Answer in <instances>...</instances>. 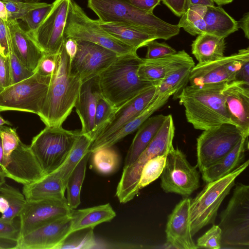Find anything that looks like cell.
Returning <instances> with one entry per match:
<instances>
[{
  "label": "cell",
  "instance_id": "6da1fadb",
  "mask_svg": "<svg viewBox=\"0 0 249 249\" xmlns=\"http://www.w3.org/2000/svg\"><path fill=\"white\" fill-rule=\"evenodd\" d=\"M71 60L63 44L56 54L55 69L44 104L38 114L46 126H62L74 107L82 82L71 73Z\"/></svg>",
  "mask_w": 249,
  "mask_h": 249
},
{
  "label": "cell",
  "instance_id": "7a4b0ae2",
  "mask_svg": "<svg viewBox=\"0 0 249 249\" xmlns=\"http://www.w3.org/2000/svg\"><path fill=\"white\" fill-rule=\"evenodd\" d=\"M226 84L190 85L182 89L178 96L179 103L184 106L186 120L194 128L203 131L232 124L223 94Z\"/></svg>",
  "mask_w": 249,
  "mask_h": 249
},
{
  "label": "cell",
  "instance_id": "3957f363",
  "mask_svg": "<svg viewBox=\"0 0 249 249\" xmlns=\"http://www.w3.org/2000/svg\"><path fill=\"white\" fill-rule=\"evenodd\" d=\"M87 6L103 22L130 25L154 36L168 40L179 33L180 28L133 6L129 0H87Z\"/></svg>",
  "mask_w": 249,
  "mask_h": 249
},
{
  "label": "cell",
  "instance_id": "277c9868",
  "mask_svg": "<svg viewBox=\"0 0 249 249\" xmlns=\"http://www.w3.org/2000/svg\"><path fill=\"white\" fill-rule=\"evenodd\" d=\"M142 58L137 53L119 55L98 77L102 96L114 108L153 86V83L142 80L137 71Z\"/></svg>",
  "mask_w": 249,
  "mask_h": 249
},
{
  "label": "cell",
  "instance_id": "5b68a950",
  "mask_svg": "<svg viewBox=\"0 0 249 249\" xmlns=\"http://www.w3.org/2000/svg\"><path fill=\"white\" fill-rule=\"evenodd\" d=\"M175 130L172 116L166 115L156 135L137 159L132 164L124 166L116 192L120 203L128 202L139 193L138 184L145 164L156 156L167 154L173 146Z\"/></svg>",
  "mask_w": 249,
  "mask_h": 249
},
{
  "label": "cell",
  "instance_id": "8992f818",
  "mask_svg": "<svg viewBox=\"0 0 249 249\" xmlns=\"http://www.w3.org/2000/svg\"><path fill=\"white\" fill-rule=\"evenodd\" d=\"M249 164L247 160L227 175L207 183L202 191L191 199L189 222L192 236L205 226L214 223L221 204L234 185L236 178Z\"/></svg>",
  "mask_w": 249,
  "mask_h": 249
},
{
  "label": "cell",
  "instance_id": "52a82bcc",
  "mask_svg": "<svg viewBox=\"0 0 249 249\" xmlns=\"http://www.w3.org/2000/svg\"><path fill=\"white\" fill-rule=\"evenodd\" d=\"M221 230V249H249V186L239 183L218 225Z\"/></svg>",
  "mask_w": 249,
  "mask_h": 249
},
{
  "label": "cell",
  "instance_id": "ba28073f",
  "mask_svg": "<svg viewBox=\"0 0 249 249\" xmlns=\"http://www.w3.org/2000/svg\"><path fill=\"white\" fill-rule=\"evenodd\" d=\"M80 134L62 126H46L33 138L30 146L45 175L62 165Z\"/></svg>",
  "mask_w": 249,
  "mask_h": 249
},
{
  "label": "cell",
  "instance_id": "9c48e42d",
  "mask_svg": "<svg viewBox=\"0 0 249 249\" xmlns=\"http://www.w3.org/2000/svg\"><path fill=\"white\" fill-rule=\"evenodd\" d=\"M64 37V39L71 38L95 43L119 55L137 53L136 50L104 30L99 20L90 18L74 0H70Z\"/></svg>",
  "mask_w": 249,
  "mask_h": 249
},
{
  "label": "cell",
  "instance_id": "30bf717a",
  "mask_svg": "<svg viewBox=\"0 0 249 249\" xmlns=\"http://www.w3.org/2000/svg\"><path fill=\"white\" fill-rule=\"evenodd\" d=\"M51 76L35 72L0 92V112L18 111L38 114L44 104Z\"/></svg>",
  "mask_w": 249,
  "mask_h": 249
},
{
  "label": "cell",
  "instance_id": "8fae6325",
  "mask_svg": "<svg viewBox=\"0 0 249 249\" xmlns=\"http://www.w3.org/2000/svg\"><path fill=\"white\" fill-rule=\"evenodd\" d=\"M244 137H249L231 124L203 130L196 139V167L199 171L227 154Z\"/></svg>",
  "mask_w": 249,
  "mask_h": 249
},
{
  "label": "cell",
  "instance_id": "7c38bea8",
  "mask_svg": "<svg viewBox=\"0 0 249 249\" xmlns=\"http://www.w3.org/2000/svg\"><path fill=\"white\" fill-rule=\"evenodd\" d=\"M160 177V186L167 193L188 196L200 186L196 166L191 165L178 147L173 146L168 152Z\"/></svg>",
  "mask_w": 249,
  "mask_h": 249
},
{
  "label": "cell",
  "instance_id": "4fadbf2b",
  "mask_svg": "<svg viewBox=\"0 0 249 249\" xmlns=\"http://www.w3.org/2000/svg\"><path fill=\"white\" fill-rule=\"evenodd\" d=\"M247 60H249V47L214 61L197 63L192 68L188 81L190 85L197 86L228 83L235 80L237 71Z\"/></svg>",
  "mask_w": 249,
  "mask_h": 249
},
{
  "label": "cell",
  "instance_id": "5bb4252c",
  "mask_svg": "<svg viewBox=\"0 0 249 249\" xmlns=\"http://www.w3.org/2000/svg\"><path fill=\"white\" fill-rule=\"evenodd\" d=\"M70 0H55L51 10L36 29L29 33L46 53L56 54L64 43V32Z\"/></svg>",
  "mask_w": 249,
  "mask_h": 249
},
{
  "label": "cell",
  "instance_id": "9a60e30c",
  "mask_svg": "<svg viewBox=\"0 0 249 249\" xmlns=\"http://www.w3.org/2000/svg\"><path fill=\"white\" fill-rule=\"evenodd\" d=\"M78 49L71 60L70 71L81 82L98 76L119 56L115 52L95 43L76 40Z\"/></svg>",
  "mask_w": 249,
  "mask_h": 249
},
{
  "label": "cell",
  "instance_id": "2e32d148",
  "mask_svg": "<svg viewBox=\"0 0 249 249\" xmlns=\"http://www.w3.org/2000/svg\"><path fill=\"white\" fill-rule=\"evenodd\" d=\"M67 199L47 198L26 202L19 215V237L59 218L71 214Z\"/></svg>",
  "mask_w": 249,
  "mask_h": 249
},
{
  "label": "cell",
  "instance_id": "e0dca14e",
  "mask_svg": "<svg viewBox=\"0 0 249 249\" xmlns=\"http://www.w3.org/2000/svg\"><path fill=\"white\" fill-rule=\"evenodd\" d=\"M71 215L45 224L18 239L16 249H55L71 232Z\"/></svg>",
  "mask_w": 249,
  "mask_h": 249
},
{
  "label": "cell",
  "instance_id": "ac0fdd59",
  "mask_svg": "<svg viewBox=\"0 0 249 249\" xmlns=\"http://www.w3.org/2000/svg\"><path fill=\"white\" fill-rule=\"evenodd\" d=\"M156 86L147 88L117 108L91 143L103 140L141 113L154 102Z\"/></svg>",
  "mask_w": 249,
  "mask_h": 249
},
{
  "label": "cell",
  "instance_id": "d6986e66",
  "mask_svg": "<svg viewBox=\"0 0 249 249\" xmlns=\"http://www.w3.org/2000/svg\"><path fill=\"white\" fill-rule=\"evenodd\" d=\"M191 199L181 200L169 215L165 233L166 243L178 249L199 248L194 241L189 222Z\"/></svg>",
  "mask_w": 249,
  "mask_h": 249
},
{
  "label": "cell",
  "instance_id": "ffe728a7",
  "mask_svg": "<svg viewBox=\"0 0 249 249\" xmlns=\"http://www.w3.org/2000/svg\"><path fill=\"white\" fill-rule=\"evenodd\" d=\"M223 94L232 124L249 137V85L234 80L226 84Z\"/></svg>",
  "mask_w": 249,
  "mask_h": 249
},
{
  "label": "cell",
  "instance_id": "44dd1931",
  "mask_svg": "<svg viewBox=\"0 0 249 249\" xmlns=\"http://www.w3.org/2000/svg\"><path fill=\"white\" fill-rule=\"evenodd\" d=\"M194 63L184 50L163 57L147 59L142 58L137 73L140 79L158 85L169 74L180 68Z\"/></svg>",
  "mask_w": 249,
  "mask_h": 249
},
{
  "label": "cell",
  "instance_id": "7402d4cb",
  "mask_svg": "<svg viewBox=\"0 0 249 249\" xmlns=\"http://www.w3.org/2000/svg\"><path fill=\"white\" fill-rule=\"evenodd\" d=\"M6 23L13 52L26 68L35 73L46 53L37 45L28 31L20 26L18 20L8 19Z\"/></svg>",
  "mask_w": 249,
  "mask_h": 249
},
{
  "label": "cell",
  "instance_id": "603a6c76",
  "mask_svg": "<svg viewBox=\"0 0 249 249\" xmlns=\"http://www.w3.org/2000/svg\"><path fill=\"white\" fill-rule=\"evenodd\" d=\"M101 96L96 76L82 83L75 103L74 107L82 125L80 132L90 138L94 128L97 104Z\"/></svg>",
  "mask_w": 249,
  "mask_h": 249
},
{
  "label": "cell",
  "instance_id": "cb8c5ba5",
  "mask_svg": "<svg viewBox=\"0 0 249 249\" xmlns=\"http://www.w3.org/2000/svg\"><path fill=\"white\" fill-rule=\"evenodd\" d=\"M248 148V137H244L230 152L201 172L203 180L207 183L231 172L241 164Z\"/></svg>",
  "mask_w": 249,
  "mask_h": 249
},
{
  "label": "cell",
  "instance_id": "d4e9b609",
  "mask_svg": "<svg viewBox=\"0 0 249 249\" xmlns=\"http://www.w3.org/2000/svg\"><path fill=\"white\" fill-rule=\"evenodd\" d=\"M66 185L54 172L33 182L23 185L22 193L26 200L47 198L64 199Z\"/></svg>",
  "mask_w": 249,
  "mask_h": 249
},
{
  "label": "cell",
  "instance_id": "484cf974",
  "mask_svg": "<svg viewBox=\"0 0 249 249\" xmlns=\"http://www.w3.org/2000/svg\"><path fill=\"white\" fill-rule=\"evenodd\" d=\"M169 98V97H165L161 99L155 100L141 113L116 131L97 143H91L89 151L93 153L100 148L112 147L124 137L137 130L151 115L162 107Z\"/></svg>",
  "mask_w": 249,
  "mask_h": 249
},
{
  "label": "cell",
  "instance_id": "4316f807",
  "mask_svg": "<svg viewBox=\"0 0 249 249\" xmlns=\"http://www.w3.org/2000/svg\"><path fill=\"white\" fill-rule=\"evenodd\" d=\"M166 115L159 114L148 118L138 129L127 151L124 166L134 162L153 139Z\"/></svg>",
  "mask_w": 249,
  "mask_h": 249
},
{
  "label": "cell",
  "instance_id": "83f0119b",
  "mask_svg": "<svg viewBox=\"0 0 249 249\" xmlns=\"http://www.w3.org/2000/svg\"><path fill=\"white\" fill-rule=\"evenodd\" d=\"M71 231L93 228L98 225L110 221L116 213L109 203L85 209H72L71 213Z\"/></svg>",
  "mask_w": 249,
  "mask_h": 249
},
{
  "label": "cell",
  "instance_id": "f1b7e54d",
  "mask_svg": "<svg viewBox=\"0 0 249 249\" xmlns=\"http://www.w3.org/2000/svg\"><path fill=\"white\" fill-rule=\"evenodd\" d=\"M99 21L100 26L107 32L136 51L146 46L149 42L157 39L154 36L130 25Z\"/></svg>",
  "mask_w": 249,
  "mask_h": 249
},
{
  "label": "cell",
  "instance_id": "f546056e",
  "mask_svg": "<svg viewBox=\"0 0 249 249\" xmlns=\"http://www.w3.org/2000/svg\"><path fill=\"white\" fill-rule=\"evenodd\" d=\"M205 33L225 38L238 30L237 21L220 6H209L204 16Z\"/></svg>",
  "mask_w": 249,
  "mask_h": 249
},
{
  "label": "cell",
  "instance_id": "4dcf8cb0",
  "mask_svg": "<svg viewBox=\"0 0 249 249\" xmlns=\"http://www.w3.org/2000/svg\"><path fill=\"white\" fill-rule=\"evenodd\" d=\"M225 38L207 33L198 35L191 44V51L198 63L209 62L223 57Z\"/></svg>",
  "mask_w": 249,
  "mask_h": 249
},
{
  "label": "cell",
  "instance_id": "1f68e13d",
  "mask_svg": "<svg viewBox=\"0 0 249 249\" xmlns=\"http://www.w3.org/2000/svg\"><path fill=\"white\" fill-rule=\"evenodd\" d=\"M26 202L23 193L5 182L0 187V217L7 220H13L19 216Z\"/></svg>",
  "mask_w": 249,
  "mask_h": 249
},
{
  "label": "cell",
  "instance_id": "d6a6232c",
  "mask_svg": "<svg viewBox=\"0 0 249 249\" xmlns=\"http://www.w3.org/2000/svg\"><path fill=\"white\" fill-rule=\"evenodd\" d=\"M91 155L88 151L69 176L66 183L67 200L70 208L75 209L80 204V193L84 180L88 161Z\"/></svg>",
  "mask_w": 249,
  "mask_h": 249
},
{
  "label": "cell",
  "instance_id": "836d02e7",
  "mask_svg": "<svg viewBox=\"0 0 249 249\" xmlns=\"http://www.w3.org/2000/svg\"><path fill=\"white\" fill-rule=\"evenodd\" d=\"M195 62L182 67L169 74L161 80L156 86L155 101L165 97H170L181 89L189 79Z\"/></svg>",
  "mask_w": 249,
  "mask_h": 249
},
{
  "label": "cell",
  "instance_id": "e575fe53",
  "mask_svg": "<svg viewBox=\"0 0 249 249\" xmlns=\"http://www.w3.org/2000/svg\"><path fill=\"white\" fill-rule=\"evenodd\" d=\"M92 142V140L89 137L80 132L66 160L55 171L62 178L65 185L71 172L85 154L88 152Z\"/></svg>",
  "mask_w": 249,
  "mask_h": 249
},
{
  "label": "cell",
  "instance_id": "d590c367",
  "mask_svg": "<svg viewBox=\"0 0 249 249\" xmlns=\"http://www.w3.org/2000/svg\"><path fill=\"white\" fill-rule=\"evenodd\" d=\"M207 8L201 5L189 7L180 17L178 26L192 36L206 33L204 18Z\"/></svg>",
  "mask_w": 249,
  "mask_h": 249
},
{
  "label": "cell",
  "instance_id": "8d00e7d4",
  "mask_svg": "<svg viewBox=\"0 0 249 249\" xmlns=\"http://www.w3.org/2000/svg\"><path fill=\"white\" fill-rule=\"evenodd\" d=\"M91 154L93 165L99 173L109 175L117 169L120 162L119 156L112 147L100 148Z\"/></svg>",
  "mask_w": 249,
  "mask_h": 249
},
{
  "label": "cell",
  "instance_id": "74e56055",
  "mask_svg": "<svg viewBox=\"0 0 249 249\" xmlns=\"http://www.w3.org/2000/svg\"><path fill=\"white\" fill-rule=\"evenodd\" d=\"M96 245L93 228H87L72 231L55 249H89Z\"/></svg>",
  "mask_w": 249,
  "mask_h": 249
},
{
  "label": "cell",
  "instance_id": "f35d334b",
  "mask_svg": "<svg viewBox=\"0 0 249 249\" xmlns=\"http://www.w3.org/2000/svg\"><path fill=\"white\" fill-rule=\"evenodd\" d=\"M166 155L156 156L145 164L138 184L139 190L146 187L160 177L165 165Z\"/></svg>",
  "mask_w": 249,
  "mask_h": 249
},
{
  "label": "cell",
  "instance_id": "ab89813d",
  "mask_svg": "<svg viewBox=\"0 0 249 249\" xmlns=\"http://www.w3.org/2000/svg\"><path fill=\"white\" fill-rule=\"evenodd\" d=\"M19 231V224L0 217V249H16Z\"/></svg>",
  "mask_w": 249,
  "mask_h": 249
},
{
  "label": "cell",
  "instance_id": "60d3db41",
  "mask_svg": "<svg viewBox=\"0 0 249 249\" xmlns=\"http://www.w3.org/2000/svg\"><path fill=\"white\" fill-rule=\"evenodd\" d=\"M116 109L102 95L98 100L94 121V128L90 138L92 141L112 116Z\"/></svg>",
  "mask_w": 249,
  "mask_h": 249
},
{
  "label": "cell",
  "instance_id": "b9f144b4",
  "mask_svg": "<svg viewBox=\"0 0 249 249\" xmlns=\"http://www.w3.org/2000/svg\"><path fill=\"white\" fill-rule=\"evenodd\" d=\"M6 6L8 19H21L29 12L47 5L46 2H28L17 0H1Z\"/></svg>",
  "mask_w": 249,
  "mask_h": 249
},
{
  "label": "cell",
  "instance_id": "7bdbcfd3",
  "mask_svg": "<svg viewBox=\"0 0 249 249\" xmlns=\"http://www.w3.org/2000/svg\"><path fill=\"white\" fill-rule=\"evenodd\" d=\"M11 85L32 76L35 72L26 68L19 60L13 52L9 36V53L8 55Z\"/></svg>",
  "mask_w": 249,
  "mask_h": 249
},
{
  "label": "cell",
  "instance_id": "ee69618b",
  "mask_svg": "<svg viewBox=\"0 0 249 249\" xmlns=\"http://www.w3.org/2000/svg\"><path fill=\"white\" fill-rule=\"evenodd\" d=\"M222 231L218 225L212 227L197 240L196 245L200 248L220 249L221 245Z\"/></svg>",
  "mask_w": 249,
  "mask_h": 249
},
{
  "label": "cell",
  "instance_id": "f6af8a7d",
  "mask_svg": "<svg viewBox=\"0 0 249 249\" xmlns=\"http://www.w3.org/2000/svg\"><path fill=\"white\" fill-rule=\"evenodd\" d=\"M52 6V3H48L45 6L34 9L29 12L21 19L27 26V31L29 33H31L36 29L50 11Z\"/></svg>",
  "mask_w": 249,
  "mask_h": 249
},
{
  "label": "cell",
  "instance_id": "bcb514c9",
  "mask_svg": "<svg viewBox=\"0 0 249 249\" xmlns=\"http://www.w3.org/2000/svg\"><path fill=\"white\" fill-rule=\"evenodd\" d=\"M147 53L145 58L157 59L177 53V51L165 42L160 43L156 40L149 42L146 45Z\"/></svg>",
  "mask_w": 249,
  "mask_h": 249
},
{
  "label": "cell",
  "instance_id": "7dc6e473",
  "mask_svg": "<svg viewBox=\"0 0 249 249\" xmlns=\"http://www.w3.org/2000/svg\"><path fill=\"white\" fill-rule=\"evenodd\" d=\"M56 54L45 53L41 60L36 72L44 76H51L55 67Z\"/></svg>",
  "mask_w": 249,
  "mask_h": 249
},
{
  "label": "cell",
  "instance_id": "c3c4849f",
  "mask_svg": "<svg viewBox=\"0 0 249 249\" xmlns=\"http://www.w3.org/2000/svg\"><path fill=\"white\" fill-rule=\"evenodd\" d=\"M11 85L9 59L0 54V92Z\"/></svg>",
  "mask_w": 249,
  "mask_h": 249
},
{
  "label": "cell",
  "instance_id": "681fc988",
  "mask_svg": "<svg viewBox=\"0 0 249 249\" xmlns=\"http://www.w3.org/2000/svg\"><path fill=\"white\" fill-rule=\"evenodd\" d=\"M9 53V33L6 23L0 18V54L8 57Z\"/></svg>",
  "mask_w": 249,
  "mask_h": 249
},
{
  "label": "cell",
  "instance_id": "f907efd6",
  "mask_svg": "<svg viewBox=\"0 0 249 249\" xmlns=\"http://www.w3.org/2000/svg\"><path fill=\"white\" fill-rule=\"evenodd\" d=\"M135 7L148 13H153L154 9L160 4L161 0H129Z\"/></svg>",
  "mask_w": 249,
  "mask_h": 249
},
{
  "label": "cell",
  "instance_id": "816d5d0a",
  "mask_svg": "<svg viewBox=\"0 0 249 249\" xmlns=\"http://www.w3.org/2000/svg\"><path fill=\"white\" fill-rule=\"evenodd\" d=\"M164 4L176 16L181 17L186 9V0H162Z\"/></svg>",
  "mask_w": 249,
  "mask_h": 249
},
{
  "label": "cell",
  "instance_id": "f5cc1de1",
  "mask_svg": "<svg viewBox=\"0 0 249 249\" xmlns=\"http://www.w3.org/2000/svg\"><path fill=\"white\" fill-rule=\"evenodd\" d=\"M235 80L244 82L249 85V60H246L243 63L237 72Z\"/></svg>",
  "mask_w": 249,
  "mask_h": 249
},
{
  "label": "cell",
  "instance_id": "db71d44e",
  "mask_svg": "<svg viewBox=\"0 0 249 249\" xmlns=\"http://www.w3.org/2000/svg\"><path fill=\"white\" fill-rule=\"evenodd\" d=\"M64 45L66 53L71 60L74 57L77 51V41L71 38H67L65 39Z\"/></svg>",
  "mask_w": 249,
  "mask_h": 249
},
{
  "label": "cell",
  "instance_id": "11a10c76",
  "mask_svg": "<svg viewBox=\"0 0 249 249\" xmlns=\"http://www.w3.org/2000/svg\"><path fill=\"white\" fill-rule=\"evenodd\" d=\"M237 23L238 28H241L245 37L249 39V12L246 13Z\"/></svg>",
  "mask_w": 249,
  "mask_h": 249
},
{
  "label": "cell",
  "instance_id": "9f6ffc18",
  "mask_svg": "<svg viewBox=\"0 0 249 249\" xmlns=\"http://www.w3.org/2000/svg\"><path fill=\"white\" fill-rule=\"evenodd\" d=\"M213 0H186V10L192 5H201L206 6L214 5Z\"/></svg>",
  "mask_w": 249,
  "mask_h": 249
},
{
  "label": "cell",
  "instance_id": "6f0895ef",
  "mask_svg": "<svg viewBox=\"0 0 249 249\" xmlns=\"http://www.w3.org/2000/svg\"><path fill=\"white\" fill-rule=\"evenodd\" d=\"M0 18L5 22L8 21L7 10L4 2L1 0H0Z\"/></svg>",
  "mask_w": 249,
  "mask_h": 249
},
{
  "label": "cell",
  "instance_id": "680465c9",
  "mask_svg": "<svg viewBox=\"0 0 249 249\" xmlns=\"http://www.w3.org/2000/svg\"><path fill=\"white\" fill-rule=\"evenodd\" d=\"M3 149H2V141L0 135V169L2 168L3 165Z\"/></svg>",
  "mask_w": 249,
  "mask_h": 249
},
{
  "label": "cell",
  "instance_id": "91938a15",
  "mask_svg": "<svg viewBox=\"0 0 249 249\" xmlns=\"http://www.w3.org/2000/svg\"><path fill=\"white\" fill-rule=\"evenodd\" d=\"M218 5H223L231 2L233 0H213Z\"/></svg>",
  "mask_w": 249,
  "mask_h": 249
},
{
  "label": "cell",
  "instance_id": "94428289",
  "mask_svg": "<svg viewBox=\"0 0 249 249\" xmlns=\"http://www.w3.org/2000/svg\"><path fill=\"white\" fill-rule=\"evenodd\" d=\"M7 124L8 125H12L11 123L7 120H5L0 115V126Z\"/></svg>",
  "mask_w": 249,
  "mask_h": 249
},
{
  "label": "cell",
  "instance_id": "6125c7cd",
  "mask_svg": "<svg viewBox=\"0 0 249 249\" xmlns=\"http://www.w3.org/2000/svg\"><path fill=\"white\" fill-rule=\"evenodd\" d=\"M5 177L3 173L0 170V187L5 182Z\"/></svg>",
  "mask_w": 249,
  "mask_h": 249
},
{
  "label": "cell",
  "instance_id": "be15d7a7",
  "mask_svg": "<svg viewBox=\"0 0 249 249\" xmlns=\"http://www.w3.org/2000/svg\"><path fill=\"white\" fill-rule=\"evenodd\" d=\"M19 1H22L24 2H39L40 0H17Z\"/></svg>",
  "mask_w": 249,
  "mask_h": 249
}]
</instances>
